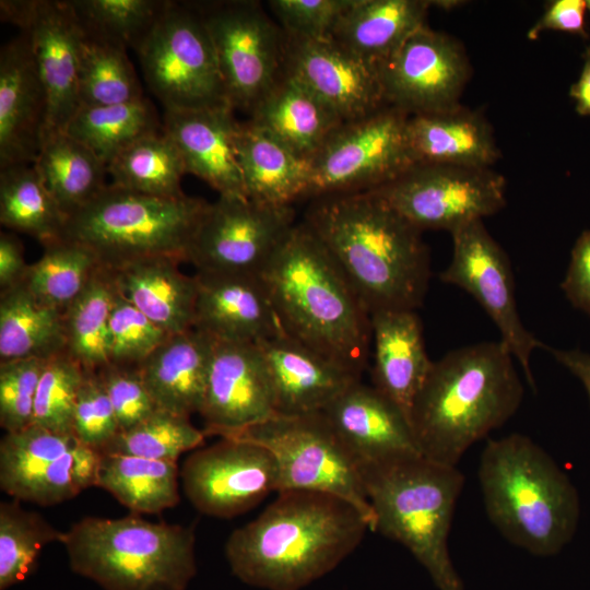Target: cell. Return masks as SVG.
<instances>
[{
  "label": "cell",
  "instance_id": "1",
  "mask_svg": "<svg viewBox=\"0 0 590 590\" xmlns=\"http://www.w3.org/2000/svg\"><path fill=\"white\" fill-rule=\"evenodd\" d=\"M304 222L371 315L416 310L430 278L422 232L373 190L315 198Z\"/></svg>",
  "mask_w": 590,
  "mask_h": 590
},
{
  "label": "cell",
  "instance_id": "2",
  "mask_svg": "<svg viewBox=\"0 0 590 590\" xmlns=\"http://www.w3.org/2000/svg\"><path fill=\"white\" fill-rule=\"evenodd\" d=\"M371 532L365 517L335 496L278 493L260 515L235 529L225 556L235 577L262 590H302L337 568Z\"/></svg>",
  "mask_w": 590,
  "mask_h": 590
},
{
  "label": "cell",
  "instance_id": "3",
  "mask_svg": "<svg viewBox=\"0 0 590 590\" xmlns=\"http://www.w3.org/2000/svg\"><path fill=\"white\" fill-rule=\"evenodd\" d=\"M283 331L362 375L370 315L322 241L296 223L259 274Z\"/></svg>",
  "mask_w": 590,
  "mask_h": 590
},
{
  "label": "cell",
  "instance_id": "4",
  "mask_svg": "<svg viewBox=\"0 0 590 590\" xmlns=\"http://www.w3.org/2000/svg\"><path fill=\"white\" fill-rule=\"evenodd\" d=\"M514 359L497 341L459 347L433 362L409 414L422 456L457 467L470 447L518 411L524 387Z\"/></svg>",
  "mask_w": 590,
  "mask_h": 590
},
{
  "label": "cell",
  "instance_id": "5",
  "mask_svg": "<svg viewBox=\"0 0 590 590\" xmlns=\"http://www.w3.org/2000/svg\"><path fill=\"white\" fill-rule=\"evenodd\" d=\"M477 476L486 515L507 541L541 557L570 542L580 511L577 489L530 437L489 439Z\"/></svg>",
  "mask_w": 590,
  "mask_h": 590
},
{
  "label": "cell",
  "instance_id": "6",
  "mask_svg": "<svg viewBox=\"0 0 590 590\" xmlns=\"http://www.w3.org/2000/svg\"><path fill=\"white\" fill-rule=\"evenodd\" d=\"M375 516V530L403 545L425 568L437 590H464L448 539L464 476L455 465L422 455L359 469Z\"/></svg>",
  "mask_w": 590,
  "mask_h": 590
},
{
  "label": "cell",
  "instance_id": "7",
  "mask_svg": "<svg viewBox=\"0 0 590 590\" xmlns=\"http://www.w3.org/2000/svg\"><path fill=\"white\" fill-rule=\"evenodd\" d=\"M60 543L71 569L104 590H186L197 574L193 526L85 517Z\"/></svg>",
  "mask_w": 590,
  "mask_h": 590
},
{
  "label": "cell",
  "instance_id": "8",
  "mask_svg": "<svg viewBox=\"0 0 590 590\" xmlns=\"http://www.w3.org/2000/svg\"><path fill=\"white\" fill-rule=\"evenodd\" d=\"M209 203L187 194L162 198L109 184L68 216L62 237L87 246L108 270L157 256L186 261Z\"/></svg>",
  "mask_w": 590,
  "mask_h": 590
},
{
  "label": "cell",
  "instance_id": "9",
  "mask_svg": "<svg viewBox=\"0 0 590 590\" xmlns=\"http://www.w3.org/2000/svg\"><path fill=\"white\" fill-rule=\"evenodd\" d=\"M134 51L164 111L228 105L215 50L194 2L168 0Z\"/></svg>",
  "mask_w": 590,
  "mask_h": 590
},
{
  "label": "cell",
  "instance_id": "10",
  "mask_svg": "<svg viewBox=\"0 0 590 590\" xmlns=\"http://www.w3.org/2000/svg\"><path fill=\"white\" fill-rule=\"evenodd\" d=\"M269 450L279 472L278 492L304 491L341 498L356 508L375 530V516L359 470L321 412L280 415L233 437Z\"/></svg>",
  "mask_w": 590,
  "mask_h": 590
},
{
  "label": "cell",
  "instance_id": "11",
  "mask_svg": "<svg viewBox=\"0 0 590 590\" xmlns=\"http://www.w3.org/2000/svg\"><path fill=\"white\" fill-rule=\"evenodd\" d=\"M194 4L210 34L227 103L250 116L285 74L286 35L258 1Z\"/></svg>",
  "mask_w": 590,
  "mask_h": 590
},
{
  "label": "cell",
  "instance_id": "12",
  "mask_svg": "<svg viewBox=\"0 0 590 590\" xmlns=\"http://www.w3.org/2000/svg\"><path fill=\"white\" fill-rule=\"evenodd\" d=\"M409 117L386 105L342 122L310 158L309 197L369 191L415 165L408 137Z\"/></svg>",
  "mask_w": 590,
  "mask_h": 590
},
{
  "label": "cell",
  "instance_id": "13",
  "mask_svg": "<svg viewBox=\"0 0 590 590\" xmlns=\"http://www.w3.org/2000/svg\"><path fill=\"white\" fill-rule=\"evenodd\" d=\"M373 191L421 232L452 233L506 204V180L491 168L415 164Z\"/></svg>",
  "mask_w": 590,
  "mask_h": 590
},
{
  "label": "cell",
  "instance_id": "14",
  "mask_svg": "<svg viewBox=\"0 0 590 590\" xmlns=\"http://www.w3.org/2000/svg\"><path fill=\"white\" fill-rule=\"evenodd\" d=\"M295 224L292 205L219 197L204 211L186 261L197 272L259 275Z\"/></svg>",
  "mask_w": 590,
  "mask_h": 590
},
{
  "label": "cell",
  "instance_id": "15",
  "mask_svg": "<svg viewBox=\"0 0 590 590\" xmlns=\"http://www.w3.org/2000/svg\"><path fill=\"white\" fill-rule=\"evenodd\" d=\"M450 234L452 257L440 273V280L464 290L476 299L498 329L499 341L523 369L528 385L535 389L531 356L535 350L546 345L521 321L506 252L487 232L483 221L471 222Z\"/></svg>",
  "mask_w": 590,
  "mask_h": 590
},
{
  "label": "cell",
  "instance_id": "16",
  "mask_svg": "<svg viewBox=\"0 0 590 590\" xmlns=\"http://www.w3.org/2000/svg\"><path fill=\"white\" fill-rule=\"evenodd\" d=\"M0 15L28 39L47 102L43 141L64 132L80 109L82 30L69 0H1Z\"/></svg>",
  "mask_w": 590,
  "mask_h": 590
},
{
  "label": "cell",
  "instance_id": "17",
  "mask_svg": "<svg viewBox=\"0 0 590 590\" xmlns=\"http://www.w3.org/2000/svg\"><path fill=\"white\" fill-rule=\"evenodd\" d=\"M377 68L386 104L410 116L459 106L470 76L462 46L427 25L412 34Z\"/></svg>",
  "mask_w": 590,
  "mask_h": 590
},
{
  "label": "cell",
  "instance_id": "18",
  "mask_svg": "<svg viewBox=\"0 0 590 590\" xmlns=\"http://www.w3.org/2000/svg\"><path fill=\"white\" fill-rule=\"evenodd\" d=\"M180 476L192 506L216 518H233L250 510L278 492L279 483L272 453L235 438H221L197 449L184 462Z\"/></svg>",
  "mask_w": 590,
  "mask_h": 590
},
{
  "label": "cell",
  "instance_id": "19",
  "mask_svg": "<svg viewBox=\"0 0 590 590\" xmlns=\"http://www.w3.org/2000/svg\"><path fill=\"white\" fill-rule=\"evenodd\" d=\"M199 414L205 436L221 438L233 437L276 414L256 343L215 340Z\"/></svg>",
  "mask_w": 590,
  "mask_h": 590
},
{
  "label": "cell",
  "instance_id": "20",
  "mask_svg": "<svg viewBox=\"0 0 590 590\" xmlns=\"http://www.w3.org/2000/svg\"><path fill=\"white\" fill-rule=\"evenodd\" d=\"M285 73L306 86L343 121L362 118L387 105L377 66L354 56L331 38L286 35Z\"/></svg>",
  "mask_w": 590,
  "mask_h": 590
},
{
  "label": "cell",
  "instance_id": "21",
  "mask_svg": "<svg viewBox=\"0 0 590 590\" xmlns=\"http://www.w3.org/2000/svg\"><path fill=\"white\" fill-rule=\"evenodd\" d=\"M321 413L358 470L394 458L422 455L406 415L374 386L361 380Z\"/></svg>",
  "mask_w": 590,
  "mask_h": 590
},
{
  "label": "cell",
  "instance_id": "22",
  "mask_svg": "<svg viewBox=\"0 0 590 590\" xmlns=\"http://www.w3.org/2000/svg\"><path fill=\"white\" fill-rule=\"evenodd\" d=\"M76 442L32 424L0 441V487L16 500L51 506L74 498L71 450Z\"/></svg>",
  "mask_w": 590,
  "mask_h": 590
},
{
  "label": "cell",
  "instance_id": "23",
  "mask_svg": "<svg viewBox=\"0 0 590 590\" xmlns=\"http://www.w3.org/2000/svg\"><path fill=\"white\" fill-rule=\"evenodd\" d=\"M46 94L26 35L0 50V169L34 164L46 121Z\"/></svg>",
  "mask_w": 590,
  "mask_h": 590
},
{
  "label": "cell",
  "instance_id": "24",
  "mask_svg": "<svg viewBox=\"0 0 590 590\" xmlns=\"http://www.w3.org/2000/svg\"><path fill=\"white\" fill-rule=\"evenodd\" d=\"M270 379L275 413H319L361 375L305 346L285 332L256 343Z\"/></svg>",
  "mask_w": 590,
  "mask_h": 590
},
{
  "label": "cell",
  "instance_id": "25",
  "mask_svg": "<svg viewBox=\"0 0 590 590\" xmlns=\"http://www.w3.org/2000/svg\"><path fill=\"white\" fill-rule=\"evenodd\" d=\"M194 280L193 329L245 343L284 332L259 275L197 272Z\"/></svg>",
  "mask_w": 590,
  "mask_h": 590
},
{
  "label": "cell",
  "instance_id": "26",
  "mask_svg": "<svg viewBox=\"0 0 590 590\" xmlns=\"http://www.w3.org/2000/svg\"><path fill=\"white\" fill-rule=\"evenodd\" d=\"M162 123L186 174L205 181L219 197L247 198L235 145L239 121L231 106L164 111Z\"/></svg>",
  "mask_w": 590,
  "mask_h": 590
},
{
  "label": "cell",
  "instance_id": "27",
  "mask_svg": "<svg viewBox=\"0 0 590 590\" xmlns=\"http://www.w3.org/2000/svg\"><path fill=\"white\" fill-rule=\"evenodd\" d=\"M373 386L409 418L433 362L416 310H380L370 315Z\"/></svg>",
  "mask_w": 590,
  "mask_h": 590
},
{
  "label": "cell",
  "instance_id": "28",
  "mask_svg": "<svg viewBox=\"0 0 590 590\" xmlns=\"http://www.w3.org/2000/svg\"><path fill=\"white\" fill-rule=\"evenodd\" d=\"M214 344L192 328L170 334L139 366L158 409L186 417L200 413Z\"/></svg>",
  "mask_w": 590,
  "mask_h": 590
},
{
  "label": "cell",
  "instance_id": "29",
  "mask_svg": "<svg viewBox=\"0 0 590 590\" xmlns=\"http://www.w3.org/2000/svg\"><path fill=\"white\" fill-rule=\"evenodd\" d=\"M181 262L157 256L109 270L118 292L169 334L193 328L197 285L194 275L178 268Z\"/></svg>",
  "mask_w": 590,
  "mask_h": 590
},
{
  "label": "cell",
  "instance_id": "30",
  "mask_svg": "<svg viewBox=\"0 0 590 590\" xmlns=\"http://www.w3.org/2000/svg\"><path fill=\"white\" fill-rule=\"evenodd\" d=\"M235 145L248 199L286 206L309 197L310 160L248 119L238 123Z\"/></svg>",
  "mask_w": 590,
  "mask_h": 590
},
{
  "label": "cell",
  "instance_id": "31",
  "mask_svg": "<svg viewBox=\"0 0 590 590\" xmlns=\"http://www.w3.org/2000/svg\"><path fill=\"white\" fill-rule=\"evenodd\" d=\"M408 137L415 164L491 168L500 156L487 120L461 105L410 116Z\"/></svg>",
  "mask_w": 590,
  "mask_h": 590
},
{
  "label": "cell",
  "instance_id": "32",
  "mask_svg": "<svg viewBox=\"0 0 590 590\" xmlns=\"http://www.w3.org/2000/svg\"><path fill=\"white\" fill-rule=\"evenodd\" d=\"M432 1L355 0L334 27L331 39L378 66L425 26Z\"/></svg>",
  "mask_w": 590,
  "mask_h": 590
},
{
  "label": "cell",
  "instance_id": "33",
  "mask_svg": "<svg viewBox=\"0 0 590 590\" xmlns=\"http://www.w3.org/2000/svg\"><path fill=\"white\" fill-rule=\"evenodd\" d=\"M248 120L308 160L344 122L329 106L287 73L262 98Z\"/></svg>",
  "mask_w": 590,
  "mask_h": 590
},
{
  "label": "cell",
  "instance_id": "34",
  "mask_svg": "<svg viewBox=\"0 0 590 590\" xmlns=\"http://www.w3.org/2000/svg\"><path fill=\"white\" fill-rule=\"evenodd\" d=\"M66 351L63 312L22 282L0 295V362L47 359Z\"/></svg>",
  "mask_w": 590,
  "mask_h": 590
},
{
  "label": "cell",
  "instance_id": "35",
  "mask_svg": "<svg viewBox=\"0 0 590 590\" xmlns=\"http://www.w3.org/2000/svg\"><path fill=\"white\" fill-rule=\"evenodd\" d=\"M34 166L67 219L107 186V165L64 132L43 141Z\"/></svg>",
  "mask_w": 590,
  "mask_h": 590
},
{
  "label": "cell",
  "instance_id": "36",
  "mask_svg": "<svg viewBox=\"0 0 590 590\" xmlns=\"http://www.w3.org/2000/svg\"><path fill=\"white\" fill-rule=\"evenodd\" d=\"M97 486L133 514H160L180 500L176 462L102 453Z\"/></svg>",
  "mask_w": 590,
  "mask_h": 590
},
{
  "label": "cell",
  "instance_id": "37",
  "mask_svg": "<svg viewBox=\"0 0 590 590\" xmlns=\"http://www.w3.org/2000/svg\"><path fill=\"white\" fill-rule=\"evenodd\" d=\"M107 174L113 185L134 192L162 198L185 196L181 190L185 164L163 128L120 151L107 164Z\"/></svg>",
  "mask_w": 590,
  "mask_h": 590
},
{
  "label": "cell",
  "instance_id": "38",
  "mask_svg": "<svg viewBox=\"0 0 590 590\" xmlns=\"http://www.w3.org/2000/svg\"><path fill=\"white\" fill-rule=\"evenodd\" d=\"M67 216L46 188L34 164L0 169V222L43 245L61 238Z\"/></svg>",
  "mask_w": 590,
  "mask_h": 590
},
{
  "label": "cell",
  "instance_id": "39",
  "mask_svg": "<svg viewBox=\"0 0 590 590\" xmlns=\"http://www.w3.org/2000/svg\"><path fill=\"white\" fill-rule=\"evenodd\" d=\"M116 294L111 273L101 267L63 312L66 351L86 371L109 364V320Z\"/></svg>",
  "mask_w": 590,
  "mask_h": 590
},
{
  "label": "cell",
  "instance_id": "40",
  "mask_svg": "<svg viewBox=\"0 0 590 590\" xmlns=\"http://www.w3.org/2000/svg\"><path fill=\"white\" fill-rule=\"evenodd\" d=\"M163 123L148 98L80 107L64 133L91 149L106 165L135 140L160 131Z\"/></svg>",
  "mask_w": 590,
  "mask_h": 590
},
{
  "label": "cell",
  "instance_id": "41",
  "mask_svg": "<svg viewBox=\"0 0 590 590\" xmlns=\"http://www.w3.org/2000/svg\"><path fill=\"white\" fill-rule=\"evenodd\" d=\"M78 90L80 107L132 103L144 98L127 48L83 31L79 47Z\"/></svg>",
  "mask_w": 590,
  "mask_h": 590
},
{
  "label": "cell",
  "instance_id": "42",
  "mask_svg": "<svg viewBox=\"0 0 590 590\" xmlns=\"http://www.w3.org/2000/svg\"><path fill=\"white\" fill-rule=\"evenodd\" d=\"M43 246V255L28 266L23 283L42 303L64 312L102 266L79 241L61 237Z\"/></svg>",
  "mask_w": 590,
  "mask_h": 590
},
{
  "label": "cell",
  "instance_id": "43",
  "mask_svg": "<svg viewBox=\"0 0 590 590\" xmlns=\"http://www.w3.org/2000/svg\"><path fill=\"white\" fill-rule=\"evenodd\" d=\"M62 531L17 500L0 504V590L23 581L45 545L60 542Z\"/></svg>",
  "mask_w": 590,
  "mask_h": 590
},
{
  "label": "cell",
  "instance_id": "44",
  "mask_svg": "<svg viewBox=\"0 0 590 590\" xmlns=\"http://www.w3.org/2000/svg\"><path fill=\"white\" fill-rule=\"evenodd\" d=\"M205 437L190 417L158 409L137 425L118 432L101 452L177 462L184 452L200 447Z\"/></svg>",
  "mask_w": 590,
  "mask_h": 590
},
{
  "label": "cell",
  "instance_id": "45",
  "mask_svg": "<svg viewBox=\"0 0 590 590\" xmlns=\"http://www.w3.org/2000/svg\"><path fill=\"white\" fill-rule=\"evenodd\" d=\"M168 0H69L82 31L133 50L150 33Z\"/></svg>",
  "mask_w": 590,
  "mask_h": 590
},
{
  "label": "cell",
  "instance_id": "46",
  "mask_svg": "<svg viewBox=\"0 0 590 590\" xmlns=\"http://www.w3.org/2000/svg\"><path fill=\"white\" fill-rule=\"evenodd\" d=\"M85 374L67 351L47 358L37 387L33 424L73 436L74 409Z\"/></svg>",
  "mask_w": 590,
  "mask_h": 590
},
{
  "label": "cell",
  "instance_id": "47",
  "mask_svg": "<svg viewBox=\"0 0 590 590\" xmlns=\"http://www.w3.org/2000/svg\"><path fill=\"white\" fill-rule=\"evenodd\" d=\"M170 334L117 290L109 320V363L139 367Z\"/></svg>",
  "mask_w": 590,
  "mask_h": 590
},
{
  "label": "cell",
  "instance_id": "48",
  "mask_svg": "<svg viewBox=\"0 0 590 590\" xmlns=\"http://www.w3.org/2000/svg\"><path fill=\"white\" fill-rule=\"evenodd\" d=\"M46 359L0 362V425L7 432L33 424L37 387Z\"/></svg>",
  "mask_w": 590,
  "mask_h": 590
},
{
  "label": "cell",
  "instance_id": "49",
  "mask_svg": "<svg viewBox=\"0 0 590 590\" xmlns=\"http://www.w3.org/2000/svg\"><path fill=\"white\" fill-rule=\"evenodd\" d=\"M118 432L114 408L97 371H86L74 409V438L102 451Z\"/></svg>",
  "mask_w": 590,
  "mask_h": 590
},
{
  "label": "cell",
  "instance_id": "50",
  "mask_svg": "<svg viewBox=\"0 0 590 590\" xmlns=\"http://www.w3.org/2000/svg\"><path fill=\"white\" fill-rule=\"evenodd\" d=\"M355 0H270L275 21L288 36L323 39L331 34Z\"/></svg>",
  "mask_w": 590,
  "mask_h": 590
},
{
  "label": "cell",
  "instance_id": "51",
  "mask_svg": "<svg viewBox=\"0 0 590 590\" xmlns=\"http://www.w3.org/2000/svg\"><path fill=\"white\" fill-rule=\"evenodd\" d=\"M97 374L114 408L119 432L137 425L158 410L139 367L109 363Z\"/></svg>",
  "mask_w": 590,
  "mask_h": 590
},
{
  "label": "cell",
  "instance_id": "52",
  "mask_svg": "<svg viewBox=\"0 0 590 590\" xmlns=\"http://www.w3.org/2000/svg\"><path fill=\"white\" fill-rule=\"evenodd\" d=\"M560 287L576 308L590 315V231L576 240Z\"/></svg>",
  "mask_w": 590,
  "mask_h": 590
},
{
  "label": "cell",
  "instance_id": "53",
  "mask_svg": "<svg viewBox=\"0 0 590 590\" xmlns=\"http://www.w3.org/2000/svg\"><path fill=\"white\" fill-rule=\"evenodd\" d=\"M586 0H553L550 1L541 17L529 28L527 37L535 40L542 32L559 31L586 36L585 15Z\"/></svg>",
  "mask_w": 590,
  "mask_h": 590
},
{
  "label": "cell",
  "instance_id": "54",
  "mask_svg": "<svg viewBox=\"0 0 590 590\" xmlns=\"http://www.w3.org/2000/svg\"><path fill=\"white\" fill-rule=\"evenodd\" d=\"M20 240L11 234H0V288L9 290L24 281L28 269Z\"/></svg>",
  "mask_w": 590,
  "mask_h": 590
},
{
  "label": "cell",
  "instance_id": "55",
  "mask_svg": "<svg viewBox=\"0 0 590 590\" xmlns=\"http://www.w3.org/2000/svg\"><path fill=\"white\" fill-rule=\"evenodd\" d=\"M72 479L79 493L97 486L102 452L76 440L72 450Z\"/></svg>",
  "mask_w": 590,
  "mask_h": 590
},
{
  "label": "cell",
  "instance_id": "56",
  "mask_svg": "<svg viewBox=\"0 0 590 590\" xmlns=\"http://www.w3.org/2000/svg\"><path fill=\"white\" fill-rule=\"evenodd\" d=\"M545 350L581 381L590 399V354L579 350H558L550 346H545Z\"/></svg>",
  "mask_w": 590,
  "mask_h": 590
},
{
  "label": "cell",
  "instance_id": "57",
  "mask_svg": "<svg viewBox=\"0 0 590 590\" xmlns=\"http://www.w3.org/2000/svg\"><path fill=\"white\" fill-rule=\"evenodd\" d=\"M570 96L576 103V111L582 116L590 115V56L586 60L579 79L570 88Z\"/></svg>",
  "mask_w": 590,
  "mask_h": 590
},
{
  "label": "cell",
  "instance_id": "58",
  "mask_svg": "<svg viewBox=\"0 0 590 590\" xmlns=\"http://www.w3.org/2000/svg\"><path fill=\"white\" fill-rule=\"evenodd\" d=\"M587 1V9H588V12L590 13V0H586ZM586 55H589L590 56V48L587 50Z\"/></svg>",
  "mask_w": 590,
  "mask_h": 590
}]
</instances>
